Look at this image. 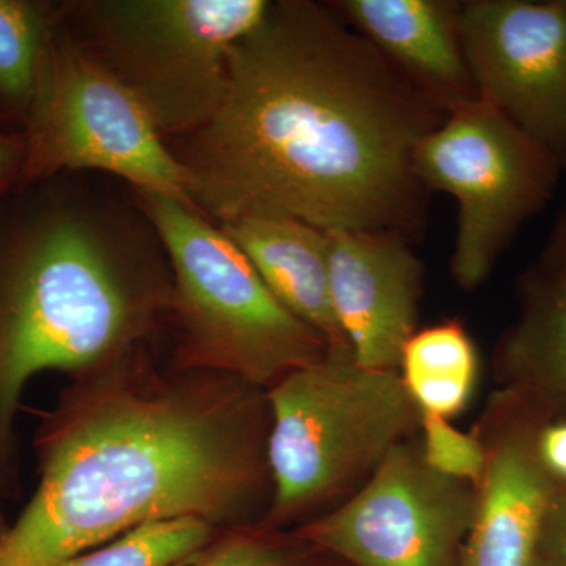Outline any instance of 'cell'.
I'll return each mask as SVG.
<instances>
[{"label": "cell", "instance_id": "obj_1", "mask_svg": "<svg viewBox=\"0 0 566 566\" xmlns=\"http://www.w3.org/2000/svg\"><path fill=\"white\" fill-rule=\"evenodd\" d=\"M447 111L326 3L271 0L234 44L221 103L169 142L212 222L270 212L326 233H424L415 155Z\"/></svg>", "mask_w": 566, "mask_h": 566}, {"label": "cell", "instance_id": "obj_2", "mask_svg": "<svg viewBox=\"0 0 566 566\" xmlns=\"http://www.w3.org/2000/svg\"><path fill=\"white\" fill-rule=\"evenodd\" d=\"M268 433L260 387L161 371L147 345L76 376L35 433L39 488L0 566H57L166 517L237 523L271 482Z\"/></svg>", "mask_w": 566, "mask_h": 566}, {"label": "cell", "instance_id": "obj_3", "mask_svg": "<svg viewBox=\"0 0 566 566\" xmlns=\"http://www.w3.org/2000/svg\"><path fill=\"white\" fill-rule=\"evenodd\" d=\"M88 174L0 193V493H20L29 381L103 367L167 326L172 271L137 199Z\"/></svg>", "mask_w": 566, "mask_h": 566}, {"label": "cell", "instance_id": "obj_4", "mask_svg": "<svg viewBox=\"0 0 566 566\" xmlns=\"http://www.w3.org/2000/svg\"><path fill=\"white\" fill-rule=\"evenodd\" d=\"M136 192V191H134ZM169 260L174 368L270 389L329 354L326 342L264 285L243 251L197 208L136 192Z\"/></svg>", "mask_w": 566, "mask_h": 566}, {"label": "cell", "instance_id": "obj_5", "mask_svg": "<svg viewBox=\"0 0 566 566\" xmlns=\"http://www.w3.org/2000/svg\"><path fill=\"white\" fill-rule=\"evenodd\" d=\"M271 523L353 493L420 422L394 370L326 354L266 390Z\"/></svg>", "mask_w": 566, "mask_h": 566}, {"label": "cell", "instance_id": "obj_6", "mask_svg": "<svg viewBox=\"0 0 566 566\" xmlns=\"http://www.w3.org/2000/svg\"><path fill=\"white\" fill-rule=\"evenodd\" d=\"M271 0H69L62 28L136 96L167 142L221 103L230 54Z\"/></svg>", "mask_w": 566, "mask_h": 566}, {"label": "cell", "instance_id": "obj_7", "mask_svg": "<svg viewBox=\"0 0 566 566\" xmlns=\"http://www.w3.org/2000/svg\"><path fill=\"white\" fill-rule=\"evenodd\" d=\"M564 164L506 115L482 102L460 104L417 147L415 172L428 193L455 199L450 274L474 292L502 253L556 192Z\"/></svg>", "mask_w": 566, "mask_h": 566}, {"label": "cell", "instance_id": "obj_8", "mask_svg": "<svg viewBox=\"0 0 566 566\" xmlns=\"http://www.w3.org/2000/svg\"><path fill=\"white\" fill-rule=\"evenodd\" d=\"M24 134L20 185L63 174L106 175L133 191L196 208L191 177L144 104L62 25Z\"/></svg>", "mask_w": 566, "mask_h": 566}, {"label": "cell", "instance_id": "obj_9", "mask_svg": "<svg viewBox=\"0 0 566 566\" xmlns=\"http://www.w3.org/2000/svg\"><path fill=\"white\" fill-rule=\"evenodd\" d=\"M475 499V486L433 471L403 441L301 538L353 566H460Z\"/></svg>", "mask_w": 566, "mask_h": 566}, {"label": "cell", "instance_id": "obj_10", "mask_svg": "<svg viewBox=\"0 0 566 566\" xmlns=\"http://www.w3.org/2000/svg\"><path fill=\"white\" fill-rule=\"evenodd\" d=\"M460 29L476 98L566 170V0H461Z\"/></svg>", "mask_w": 566, "mask_h": 566}, {"label": "cell", "instance_id": "obj_11", "mask_svg": "<svg viewBox=\"0 0 566 566\" xmlns=\"http://www.w3.org/2000/svg\"><path fill=\"white\" fill-rule=\"evenodd\" d=\"M398 232L329 233V297L354 363L398 371L419 329L424 268Z\"/></svg>", "mask_w": 566, "mask_h": 566}, {"label": "cell", "instance_id": "obj_12", "mask_svg": "<svg viewBox=\"0 0 566 566\" xmlns=\"http://www.w3.org/2000/svg\"><path fill=\"white\" fill-rule=\"evenodd\" d=\"M535 417L499 394L479 431L486 468L460 566H532L554 486L534 449Z\"/></svg>", "mask_w": 566, "mask_h": 566}, {"label": "cell", "instance_id": "obj_13", "mask_svg": "<svg viewBox=\"0 0 566 566\" xmlns=\"http://www.w3.org/2000/svg\"><path fill=\"white\" fill-rule=\"evenodd\" d=\"M327 6L442 109L476 99L461 40V0H331Z\"/></svg>", "mask_w": 566, "mask_h": 566}, {"label": "cell", "instance_id": "obj_14", "mask_svg": "<svg viewBox=\"0 0 566 566\" xmlns=\"http://www.w3.org/2000/svg\"><path fill=\"white\" fill-rule=\"evenodd\" d=\"M216 223L248 256L271 293L319 334L329 354L352 357L331 305L329 233L270 212H245Z\"/></svg>", "mask_w": 566, "mask_h": 566}, {"label": "cell", "instance_id": "obj_15", "mask_svg": "<svg viewBox=\"0 0 566 566\" xmlns=\"http://www.w3.org/2000/svg\"><path fill=\"white\" fill-rule=\"evenodd\" d=\"M520 303L495 348L499 394L538 419L566 416V273L532 264L520 279Z\"/></svg>", "mask_w": 566, "mask_h": 566}, {"label": "cell", "instance_id": "obj_16", "mask_svg": "<svg viewBox=\"0 0 566 566\" xmlns=\"http://www.w3.org/2000/svg\"><path fill=\"white\" fill-rule=\"evenodd\" d=\"M65 2L0 0V123L21 129L31 122L61 31Z\"/></svg>", "mask_w": 566, "mask_h": 566}, {"label": "cell", "instance_id": "obj_17", "mask_svg": "<svg viewBox=\"0 0 566 566\" xmlns=\"http://www.w3.org/2000/svg\"><path fill=\"white\" fill-rule=\"evenodd\" d=\"M420 412L453 419L474 397L480 354L463 323L447 319L417 329L398 368Z\"/></svg>", "mask_w": 566, "mask_h": 566}, {"label": "cell", "instance_id": "obj_18", "mask_svg": "<svg viewBox=\"0 0 566 566\" xmlns=\"http://www.w3.org/2000/svg\"><path fill=\"white\" fill-rule=\"evenodd\" d=\"M214 528L192 516L148 521L57 566H186L210 545Z\"/></svg>", "mask_w": 566, "mask_h": 566}, {"label": "cell", "instance_id": "obj_19", "mask_svg": "<svg viewBox=\"0 0 566 566\" xmlns=\"http://www.w3.org/2000/svg\"><path fill=\"white\" fill-rule=\"evenodd\" d=\"M420 452L433 471L460 480L469 485H479L486 468V444L479 431L465 433L458 430L449 419L420 412Z\"/></svg>", "mask_w": 566, "mask_h": 566}, {"label": "cell", "instance_id": "obj_20", "mask_svg": "<svg viewBox=\"0 0 566 566\" xmlns=\"http://www.w3.org/2000/svg\"><path fill=\"white\" fill-rule=\"evenodd\" d=\"M188 566H289V560L266 539L238 535L200 554Z\"/></svg>", "mask_w": 566, "mask_h": 566}, {"label": "cell", "instance_id": "obj_21", "mask_svg": "<svg viewBox=\"0 0 566 566\" xmlns=\"http://www.w3.org/2000/svg\"><path fill=\"white\" fill-rule=\"evenodd\" d=\"M534 449L554 490L566 495V416L535 417Z\"/></svg>", "mask_w": 566, "mask_h": 566}, {"label": "cell", "instance_id": "obj_22", "mask_svg": "<svg viewBox=\"0 0 566 566\" xmlns=\"http://www.w3.org/2000/svg\"><path fill=\"white\" fill-rule=\"evenodd\" d=\"M25 159V134L0 128V193L20 185Z\"/></svg>", "mask_w": 566, "mask_h": 566}, {"label": "cell", "instance_id": "obj_23", "mask_svg": "<svg viewBox=\"0 0 566 566\" xmlns=\"http://www.w3.org/2000/svg\"><path fill=\"white\" fill-rule=\"evenodd\" d=\"M539 549L566 566V495L556 490L543 524Z\"/></svg>", "mask_w": 566, "mask_h": 566}, {"label": "cell", "instance_id": "obj_24", "mask_svg": "<svg viewBox=\"0 0 566 566\" xmlns=\"http://www.w3.org/2000/svg\"><path fill=\"white\" fill-rule=\"evenodd\" d=\"M534 264L543 270L566 273V203L557 216L545 248Z\"/></svg>", "mask_w": 566, "mask_h": 566}, {"label": "cell", "instance_id": "obj_25", "mask_svg": "<svg viewBox=\"0 0 566 566\" xmlns=\"http://www.w3.org/2000/svg\"><path fill=\"white\" fill-rule=\"evenodd\" d=\"M532 566H564L557 558L549 556V554L545 553L543 549H538L534 562H532Z\"/></svg>", "mask_w": 566, "mask_h": 566}, {"label": "cell", "instance_id": "obj_26", "mask_svg": "<svg viewBox=\"0 0 566 566\" xmlns=\"http://www.w3.org/2000/svg\"><path fill=\"white\" fill-rule=\"evenodd\" d=\"M3 495L0 493V538H2L3 534H6L7 528H9L10 524H7L6 516H3Z\"/></svg>", "mask_w": 566, "mask_h": 566}, {"label": "cell", "instance_id": "obj_27", "mask_svg": "<svg viewBox=\"0 0 566 566\" xmlns=\"http://www.w3.org/2000/svg\"><path fill=\"white\" fill-rule=\"evenodd\" d=\"M0 128H7V126H2V125H0Z\"/></svg>", "mask_w": 566, "mask_h": 566}, {"label": "cell", "instance_id": "obj_28", "mask_svg": "<svg viewBox=\"0 0 566 566\" xmlns=\"http://www.w3.org/2000/svg\"><path fill=\"white\" fill-rule=\"evenodd\" d=\"M0 125H2V123H0ZM3 126V125H2Z\"/></svg>", "mask_w": 566, "mask_h": 566}]
</instances>
